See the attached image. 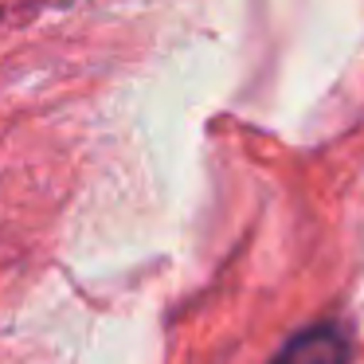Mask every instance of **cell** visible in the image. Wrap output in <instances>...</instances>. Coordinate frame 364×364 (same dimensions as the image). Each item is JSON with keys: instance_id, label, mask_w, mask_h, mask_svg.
I'll list each match as a JSON object with an SVG mask.
<instances>
[{"instance_id": "obj_1", "label": "cell", "mask_w": 364, "mask_h": 364, "mask_svg": "<svg viewBox=\"0 0 364 364\" xmlns=\"http://www.w3.org/2000/svg\"><path fill=\"white\" fill-rule=\"evenodd\" d=\"M270 364H348V341L333 325H314L298 333Z\"/></svg>"}]
</instances>
